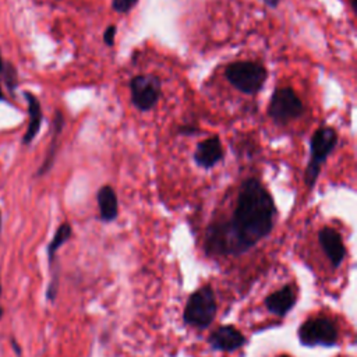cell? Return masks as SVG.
I'll list each match as a JSON object with an SVG mask.
<instances>
[{
	"instance_id": "6da1fadb",
	"label": "cell",
	"mask_w": 357,
	"mask_h": 357,
	"mask_svg": "<svg viewBox=\"0 0 357 357\" xmlns=\"http://www.w3.org/2000/svg\"><path fill=\"white\" fill-rule=\"evenodd\" d=\"M278 209L271 192L255 177L245 178L229 219L212 222L205 233V251L211 255H240L273 229Z\"/></svg>"
},
{
	"instance_id": "7a4b0ae2",
	"label": "cell",
	"mask_w": 357,
	"mask_h": 357,
	"mask_svg": "<svg viewBox=\"0 0 357 357\" xmlns=\"http://www.w3.org/2000/svg\"><path fill=\"white\" fill-rule=\"evenodd\" d=\"M337 145V131L331 126L319 127L310 139V159L304 173V183L308 188H314L322 165Z\"/></svg>"
},
{
	"instance_id": "3957f363",
	"label": "cell",
	"mask_w": 357,
	"mask_h": 357,
	"mask_svg": "<svg viewBox=\"0 0 357 357\" xmlns=\"http://www.w3.org/2000/svg\"><path fill=\"white\" fill-rule=\"evenodd\" d=\"M225 77L241 93L255 95L262 89L268 78V71L258 61L240 60L226 67Z\"/></svg>"
},
{
	"instance_id": "277c9868",
	"label": "cell",
	"mask_w": 357,
	"mask_h": 357,
	"mask_svg": "<svg viewBox=\"0 0 357 357\" xmlns=\"http://www.w3.org/2000/svg\"><path fill=\"white\" fill-rule=\"evenodd\" d=\"M216 297L215 291L209 284L197 289L187 300L183 319L185 324L197 328L206 329L216 315Z\"/></svg>"
},
{
	"instance_id": "5b68a950",
	"label": "cell",
	"mask_w": 357,
	"mask_h": 357,
	"mask_svg": "<svg viewBox=\"0 0 357 357\" xmlns=\"http://www.w3.org/2000/svg\"><path fill=\"white\" fill-rule=\"evenodd\" d=\"M298 340L305 347H332L339 340L337 325L328 317L308 318L298 328Z\"/></svg>"
},
{
	"instance_id": "8992f818",
	"label": "cell",
	"mask_w": 357,
	"mask_h": 357,
	"mask_svg": "<svg viewBox=\"0 0 357 357\" xmlns=\"http://www.w3.org/2000/svg\"><path fill=\"white\" fill-rule=\"evenodd\" d=\"M266 113L276 124L283 126L298 119L304 113V105L291 86L276 88L271 96Z\"/></svg>"
},
{
	"instance_id": "52a82bcc",
	"label": "cell",
	"mask_w": 357,
	"mask_h": 357,
	"mask_svg": "<svg viewBox=\"0 0 357 357\" xmlns=\"http://www.w3.org/2000/svg\"><path fill=\"white\" fill-rule=\"evenodd\" d=\"M131 103L139 112L153 109L162 95V84L155 74H139L130 81Z\"/></svg>"
},
{
	"instance_id": "ba28073f",
	"label": "cell",
	"mask_w": 357,
	"mask_h": 357,
	"mask_svg": "<svg viewBox=\"0 0 357 357\" xmlns=\"http://www.w3.org/2000/svg\"><path fill=\"white\" fill-rule=\"evenodd\" d=\"M318 241L322 251L331 261V265L333 268H337L343 262L346 255V248L340 233L333 227L325 226L318 231Z\"/></svg>"
},
{
	"instance_id": "9c48e42d",
	"label": "cell",
	"mask_w": 357,
	"mask_h": 357,
	"mask_svg": "<svg viewBox=\"0 0 357 357\" xmlns=\"http://www.w3.org/2000/svg\"><path fill=\"white\" fill-rule=\"evenodd\" d=\"M223 158H225V151H223L222 141L219 139L218 135H211L206 139L198 142L194 152L195 163L205 170L212 169Z\"/></svg>"
},
{
	"instance_id": "30bf717a",
	"label": "cell",
	"mask_w": 357,
	"mask_h": 357,
	"mask_svg": "<svg viewBox=\"0 0 357 357\" xmlns=\"http://www.w3.org/2000/svg\"><path fill=\"white\" fill-rule=\"evenodd\" d=\"M208 343L213 350L219 351H234L245 343L243 333L233 325H225L216 328L208 337Z\"/></svg>"
},
{
	"instance_id": "8fae6325",
	"label": "cell",
	"mask_w": 357,
	"mask_h": 357,
	"mask_svg": "<svg viewBox=\"0 0 357 357\" xmlns=\"http://www.w3.org/2000/svg\"><path fill=\"white\" fill-rule=\"evenodd\" d=\"M297 301V289L293 284H284L279 290L271 293L265 298V307L268 311L278 317H284Z\"/></svg>"
},
{
	"instance_id": "7c38bea8",
	"label": "cell",
	"mask_w": 357,
	"mask_h": 357,
	"mask_svg": "<svg viewBox=\"0 0 357 357\" xmlns=\"http://www.w3.org/2000/svg\"><path fill=\"white\" fill-rule=\"evenodd\" d=\"M99 215L103 222H113L119 215V201L112 185H102L96 194Z\"/></svg>"
},
{
	"instance_id": "4fadbf2b",
	"label": "cell",
	"mask_w": 357,
	"mask_h": 357,
	"mask_svg": "<svg viewBox=\"0 0 357 357\" xmlns=\"http://www.w3.org/2000/svg\"><path fill=\"white\" fill-rule=\"evenodd\" d=\"M25 99L28 102V114H29V121H28V128L24 134V144H31L32 139L36 137L39 132L40 124H42V107L38 100V98L29 92L25 93Z\"/></svg>"
},
{
	"instance_id": "5bb4252c",
	"label": "cell",
	"mask_w": 357,
	"mask_h": 357,
	"mask_svg": "<svg viewBox=\"0 0 357 357\" xmlns=\"http://www.w3.org/2000/svg\"><path fill=\"white\" fill-rule=\"evenodd\" d=\"M63 126H64V117L61 114L60 110H56L54 113V119H53V128H52V141H50V146H49V151H47V155L43 160V165L42 167L39 169L38 174H43L45 172H47L52 165H53V160H54V156H56V149H57V144H59V137L61 134V130H63Z\"/></svg>"
},
{
	"instance_id": "9a60e30c",
	"label": "cell",
	"mask_w": 357,
	"mask_h": 357,
	"mask_svg": "<svg viewBox=\"0 0 357 357\" xmlns=\"http://www.w3.org/2000/svg\"><path fill=\"white\" fill-rule=\"evenodd\" d=\"M71 233H73L71 226H70V223H67V222H66V223H61V225L57 227V230H56V233H54L52 241H50L49 245H47V257H49V261H50V262L53 261V258H54L57 250L71 237Z\"/></svg>"
},
{
	"instance_id": "2e32d148",
	"label": "cell",
	"mask_w": 357,
	"mask_h": 357,
	"mask_svg": "<svg viewBox=\"0 0 357 357\" xmlns=\"http://www.w3.org/2000/svg\"><path fill=\"white\" fill-rule=\"evenodd\" d=\"M138 0H112V8L116 13L126 14L137 6Z\"/></svg>"
},
{
	"instance_id": "e0dca14e",
	"label": "cell",
	"mask_w": 357,
	"mask_h": 357,
	"mask_svg": "<svg viewBox=\"0 0 357 357\" xmlns=\"http://www.w3.org/2000/svg\"><path fill=\"white\" fill-rule=\"evenodd\" d=\"M116 32H117L116 25H109V26L105 29V32H103V42H105L107 46H113V45H114Z\"/></svg>"
},
{
	"instance_id": "ac0fdd59",
	"label": "cell",
	"mask_w": 357,
	"mask_h": 357,
	"mask_svg": "<svg viewBox=\"0 0 357 357\" xmlns=\"http://www.w3.org/2000/svg\"><path fill=\"white\" fill-rule=\"evenodd\" d=\"M198 130L195 128V127H192V126H183V127H178V132L181 134V135H192V134H195Z\"/></svg>"
},
{
	"instance_id": "d6986e66",
	"label": "cell",
	"mask_w": 357,
	"mask_h": 357,
	"mask_svg": "<svg viewBox=\"0 0 357 357\" xmlns=\"http://www.w3.org/2000/svg\"><path fill=\"white\" fill-rule=\"evenodd\" d=\"M264 3H265L268 7H271V8H276L278 4L280 3V0H264Z\"/></svg>"
},
{
	"instance_id": "ffe728a7",
	"label": "cell",
	"mask_w": 357,
	"mask_h": 357,
	"mask_svg": "<svg viewBox=\"0 0 357 357\" xmlns=\"http://www.w3.org/2000/svg\"><path fill=\"white\" fill-rule=\"evenodd\" d=\"M4 71V64H3V60H1V54H0V73Z\"/></svg>"
},
{
	"instance_id": "44dd1931",
	"label": "cell",
	"mask_w": 357,
	"mask_h": 357,
	"mask_svg": "<svg viewBox=\"0 0 357 357\" xmlns=\"http://www.w3.org/2000/svg\"><path fill=\"white\" fill-rule=\"evenodd\" d=\"M350 4H351V8L356 11V6H357V3H356V0H350Z\"/></svg>"
},
{
	"instance_id": "7402d4cb",
	"label": "cell",
	"mask_w": 357,
	"mask_h": 357,
	"mask_svg": "<svg viewBox=\"0 0 357 357\" xmlns=\"http://www.w3.org/2000/svg\"><path fill=\"white\" fill-rule=\"evenodd\" d=\"M4 98H3V93H1V89H0V100H3Z\"/></svg>"
},
{
	"instance_id": "603a6c76",
	"label": "cell",
	"mask_w": 357,
	"mask_h": 357,
	"mask_svg": "<svg viewBox=\"0 0 357 357\" xmlns=\"http://www.w3.org/2000/svg\"><path fill=\"white\" fill-rule=\"evenodd\" d=\"M280 357H289V356H280Z\"/></svg>"
},
{
	"instance_id": "cb8c5ba5",
	"label": "cell",
	"mask_w": 357,
	"mask_h": 357,
	"mask_svg": "<svg viewBox=\"0 0 357 357\" xmlns=\"http://www.w3.org/2000/svg\"><path fill=\"white\" fill-rule=\"evenodd\" d=\"M0 315H1V308H0Z\"/></svg>"
},
{
	"instance_id": "d4e9b609",
	"label": "cell",
	"mask_w": 357,
	"mask_h": 357,
	"mask_svg": "<svg viewBox=\"0 0 357 357\" xmlns=\"http://www.w3.org/2000/svg\"><path fill=\"white\" fill-rule=\"evenodd\" d=\"M0 222H1V215H0Z\"/></svg>"
}]
</instances>
